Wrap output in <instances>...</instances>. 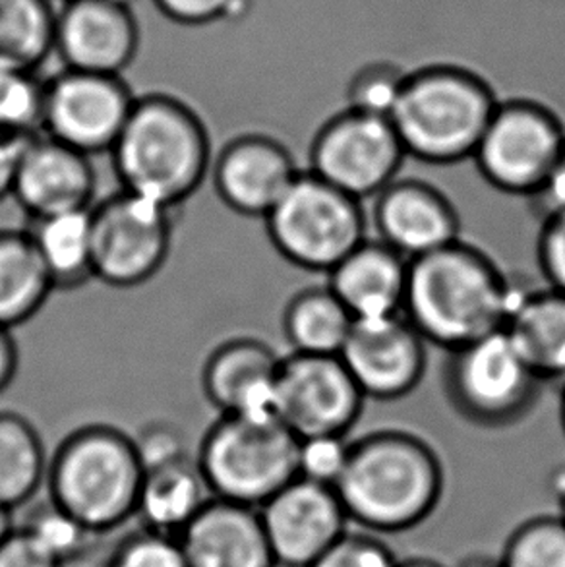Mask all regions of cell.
Returning <instances> with one entry per match:
<instances>
[{
	"instance_id": "6da1fadb",
	"label": "cell",
	"mask_w": 565,
	"mask_h": 567,
	"mask_svg": "<svg viewBox=\"0 0 565 567\" xmlns=\"http://www.w3.org/2000/svg\"><path fill=\"white\" fill-rule=\"evenodd\" d=\"M520 285L481 248L458 240L409 261L403 316L443 351L504 330Z\"/></svg>"
},
{
	"instance_id": "7a4b0ae2",
	"label": "cell",
	"mask_w": 565,
	"mask_h": 567,
	"mask_svg": "<svg viewBox=\"0 0 565 567\" xmlns=\"http://www.w3.org/2000/svg\"><path fill=\"white\" fill-rule=\"evenodd\" d=\"M333 488L349 522L376 533H403L424 522L442 498V461L411 432L376 430L351 442Z\"/></svg>"
},
{
	"instance_id": "3957f363",
	"label": "cell",
	"mask_w": 565,
	"mask_h": 567,
	"mask_svg": "<svg viewBox=\"0 0 565 567\" xmlns=\"http://www.w3.org/2000/svg\"><path fill=\"white\" fill-rule=\"evenodd\" d=\"M111 157L123 190L175 209L204 185L212 169V144L194 109L152 93L136 97Z\"/></svg>"
},
{
	"instance_id": "277c9868",
	"label": "cell",
	"mask_w": 565,
	"mask_h": 567,
	"mask_svg": "<svg viewBox=\"0 0 565 567\" xmlns=\"http://www.w3.org/2000/svg\"><path fill=\"white\" fill-rule=\"evenodd\" d=\"M500 103L496 87L473 70L430 64L407 74L390 121L407 157L428 165L473 159Z\"/></svg>"
},
{
	"instance_id": "5b68a950",
	"label": "cell",
	"mask_w": 565,
	"mask_h": 567,
	"mask_svg": "<svg viewBox=\"0 0 565 567\" xmlns=\"http://www.w3.org/2000/svg\"><path fill=\"white\" fill-rule=\"evenodd\" d=\"M47 478L54 506L101 537L136 515L144 465L134 437L92 424L59 445Z\"/></svg>"
},
{
	"instance_id": "8992f818",
	"label": "cell",
	"mask_w": 565,
	"mask_h": 567,
	"mask_svg": "<svg viewBox=\"0 0 565 567\" xmlns=\"http://www.w3.org/2000/svg\"><path fill=\"white\" fill-rule=\"evenodd\" d=\"M212 498L260 509L298 476V437L279 419L223 414L196 455Z\"/></svg>"
},
{
	"instance_id": "52a82bcc",
	"label": "cell",
	"mask_w": 565,
	"mask_h": 567,
	"mask_svg": "<svg viewBox=\"0 0 565 567\" xmlns=\"http://www.w3.org/2000/svg\"><path fill=\"white\" fill-rule=\"evenodd\" d=\"M264 221L277 252L314 274H329L367 238L362 202L308 171H300Z\"/></svg>"
},
{
	"instance_id": "ba28073f",
	"label": "cell",
	"mask_w": 565,
	"mask_h": 567,
	"mask_svg": "<svg viewBox=\"0 0 565 567\" xmlns=\"http://www.w3.org/2000/svg\"><path fill=\"white\" fill-rule=\"evenodd\" d=\"M541 385L504 330L451 351L443 367V393L451 409L481 429H507L523 421L535 409Z\"/></svg>"
},
{
	"instance_id": "9c48e42d",
	"label": "cell",
	"mask_w": 565,
	"mask_h": 567,
	"mask_svg": "<svg viewBox=\"0 0 565 567\" xmlns=\"http://www.w3.org/2000/svg\"><path fill=\"white\" fill-rule=\"evenodd\" d=\"M565 150V124L558 113L533 97L497 103L473 162L494 190L531 198Z\"/></svg>"
},
{
	"instance_id": "30bf717a",
	"label": "cell",
	"mask_w": 565,
	"mask_h": 567,
	"mask_svg": "<svg viewBox=\"0 0 565 567\" xmlns=\"http://www.w3.org/2000/svg\"><path fill=\"white\" fill-rule=\"evenodd\" d=\"M93 277L116 289L147 284L173 245V209L129 190L92 206Z\"/></svg>"
},
{
	"instance_id": "8fae6325",
	"label": "cell",
	"mask_w": 565,
	"mask_h": 567,
	"mask_svg": "<svg viewBox=\"0 0 565 567\" xmlns=\"http://www.w3.org/2000/svg\"><path fill=\"white\" fill-rule=\"evenodd\" d=\"M405 147L390 118L345 107L321 124L310 144L308 173L364 202L399 178Z\"/></svg>"
},
{
	"instance_id": "7c38bea8",
	"label": "cell",
	"mask_w": 565,
	"mask_h": 567,
	"mask_svg": "<svg viewBox=\"0 0 565 567\" xmlns=\"http://www.w3.org/2000/svg\"><path fill=\"white\" fill-rule=\"evenodd\" d=\"M134 103L123 76L64 69L45 82L41 134L88 157L111 154Z\"/></svg>"
},
{
	"instance_id": "4fadbf2b",
	"label": "cell",
	"mask_w": 565,
	"mask_h": 567,
	"mask_svg": "<svg viewBox=\"0 0 565 567\" xmlns=\"http://www.w3.org/2000/svg\"><path fill=\"white\" fill-rule=\"evenodd\" d=\"M364 395L339 357L290 353L277 372V419L298 437L347 436Z\"/></svg>"
},
{
	"instance_id": "5bb4252c",
	"label": "cell",
	"mask_w": 565,
	"mask_h": 567,
	"mask_svg": "<svg viewBox=\"0 0 565 567\" xmlns=\"http://www.w3.org/2000/svg\"><path fill=\"white\" fill-rule=\"evenodd\" d=\"M260 512L277 566L310 567L347 533L349 517L336 488L297 476Z\"/></svg>"
},
{
	"instance_id": "9a60e30c",
	"label": "cell",
	"mask_w": 565,
	"mask_h": 567,
	"mask_svg": "<svg viewBox=\"0 0 565 567\" xmlns=\"http://www.w3.org/2000/svg\"><path fill=\"white\" fill-rule=\"evenodd\" d=\"M427 341L405 316L355 322L339 359L364 399L411 395L427 372Z\"/></svg>"
},
{
	"instance_id": "2e32d148",
	"label": "cell",
	"mask_w": 565,
	"mask_h": 567,
	"mask_svg": "<svg viewBox=\"0 0 565 567\" xmlns=\"http://www.w3.org/2000/svg\"><path fill=\"white\" fill-rule=\"evenodd\" d=\"M138 47V22L126 0H66L56 12L54 53L66 70L123 76Z\"/></svg>"
},
{
	"instance_id": "e0dca14e",
	"label": "cell",
	"mask_w": 565,
	"mask_h": 567,
	"mask_svg": "<svg viewBox=\"0 0 565 567\" xmlns=\"http://www.w3.org/2000/svg\"><path fill=\"white\" fill-rule=\"evenodd\" d=\"M376 238L411 261L461 240L458 209L421 178H396L374 198Z\"/></svg>"
},
{
	"instance_id": "ac0fdd59",
	"label": "cell",
	"mask_w": 565,
	"mask_h": 567,
	"mask_svg": "<svg viewBox=\"0 0 565 567\" xmlns=\"http://www.w3.org/2000/svg\"><path fill=\"white\" fill-rule=\"evenodd\" d=\"M300 175L295 157L266 134H243L223 147L214 165L215 192L235 214L266 217Z\"/></svg>"
},
{
	"instance_id": "d6986e66",
	"label": "cell",
	"mask_w": 565,
	"mask_h": 567,
	"mask_svg": "<svg viewBox=\"0 0 565 567\" xmlns=\"http://www.w3.org/2000/svg\"><path fill=\"white\" fill-rule=\"evenodd\" d=\"M92 157L45 134L28 140L16 165L12 198L30 219L92 207Z\"/></svg>"
},
{
	"instance_id": "ffe728a7",
	"label": "cell",
	"mask_w": 565,
	"mask_h": 567,
	"mask_svg": "<svg viewBox=\"0 0 565 567\" xmlns=\"http://www.w3.org/2000/svg\"><path fill=\"white\" fill-rule=\"evenodd\" d=\"M281 357L260 339L225 341L202 370V390L222 414L277 419V372Z\"/></svg>"
},
{
	"instance_id": "44dd1931",
	"label": "cell",
	"mask_w": 565,
	"mask_h": 567,
	"mask_svg": "<svg viewBox=\"0 0 565 567\" xmlns=\"http://www.w3.org/2000/svg\"><path fill=\"white\" fill-rule=\"evenodd\" d=\"M188 567H277L260 512L209 498L181 533Z\"/></svg>"
},
{
	"instance_id": "7402d4cb",
	"label": "cell",
	"mask_w": 565,
	"mask_h": 567,
	"mask_svg": "<svg viewBox=\"0 0 565 567\" xmlns=\"http://www.w3.org/2000/svg\"><path fill=\"white\" fill-rule=\"evenodd\" d=\"M328 279L355 322L403 316L409 260L378 238H364L329 271Z\"/></svg>"
},
{
	"instance_id": "603a6c76",
	"label": "cell",
	"mask_w": 565,
	"mask_h": 567,
	"mask_svg": "<svg viewBox=\"0 0 565 567\" xmlns=\"http://www.w3.org/2000/svg\"><path fill=\"white\" fill-rule=\"evenodd\" d=\"M505 336L541 382L565 380V295L551 287L523 289L504 326Z\"/></svg>"
},
{
	"instance_id": "cb8c5ba5",
	"label": "cell",
	"mask_w": 565,
	"mask_h": 567,
	"mask_svg": "<svg viewBox=\"0 0 565 567\" xmlns=\"http://www.w3.org/2000/svg\"><path fill=\"white\" fill-rule=\"evenodd\" d=\"M209 498L198 463L184 453L144 468L136 515L145 530L178 538Z\"/></svg>"
},
{
	"instance_id": "d4e9b609",
	"label": "cell",
	"mask_w": 565,
	"mask_h": 567,
	"mask_svg": "<svg viewBox=\"0 0 565 567\" xmlns=\"http://www.w3.org/2000/svg\"><path fill=\"white\" fill-rule=\"evenodd\" d=\"M25 233L53 291H74L95 279L92 207L30 219Z\"/></svg>"
},
{
	"instance_id": "484cf974",
	"label": "cell",
	"mask_w": 565,
	"mask_h": 567,
	"mask_svg": "<svg viewBox=\"0 0 565 567\" xmlns=\"http://www.w3.org/2000/svg\"><path fill=\"white\" fill-rule=\"evenodd\" d=\"M352 326V316L328 285L298 291L282 310V336L290 353L339 357Z\"/></svg>"
},
{
	"instance_id": "4316f807",
	"label": "cell",
	"mask_w": 565,
	"mask_h": 567,
	"mask_svg": "<svg viewBox=\"0 0 565 567\" xmlns=\"http://www.w3.org/2000/svg\"><path fill=\"white\" fill-rule=\"evenodd\" d=\"M51 292L25 229L0 230V328L12 331L31 320Z\"/></svg>"
},
{
	"instance_id": "83f0119b",
	"label": "cell",
	"mask_w": 565,
	"mask_h": 567,
	"mask_svg": "<svg viewBox=\"0 0 565 567\" xmlns=\"http://www.w3.org/2000/svg\"><path fill=\"white\" fill-rule=\"evenodd\" d=\"M56 12L51 0H0V66L38 72L54 53Z\"/></svg>"
},
{
	"instance_id": "f1b7e54d",
	"label": "cell",
	"mask_w": 565,
	"mask_h": 567,
	"mask_svg": "<svg viewBox=\"0 0 565 567\" xmlns=\"http://www.w3.org/2000/svg\"><path fill=\"white\" fill-rule=\"evenodd\" d=\"M45 447L22 414L0 413V506H22L47 476Z\"/></svg>"
},
{
	"instance_id": "f546056e",
	"label": "cell",
	"mask_w": 565,
	"mask_h": 567,
	"mask_svg": "<svg viewBox=\"0 0 565 567\" xmlns=\"http://www.w3.org/2000/svg\"><path fill=\"white\" fill-rule=\"evenodd\" d=\"M22 530L61 567L84 558L100 538L51 499L30 512Z\"/></svg>"
},
{
	"instance_id": "4dcf8cb0",
	"label": "cell",
	"mask_w": 565,
	"mask_h": 567,
	"mask_svg": "<svg viewBox=\"0 0 565 567\" xmlns=\"http://www.w3.org/2000/svg\"><path fill=\"white\" fill-rule=\"evenodd\" d=\"M45 82L38 72L0 66V134L33 138L41 134Z\"/></svg>"
},
{
	"instance_id": "1f68e13d",
	"label": "cell",
	"mask_w": 565,
	"mask_h": 567,
	"mask_svg": "<svg viewBox=\"0 0 565 567\" xmlns=\"http://www.w3.org/2000/svg\"><path fill=\"white\" fill-rule=\"evenodd\" d=\"M502 567H565V522L541 515L521 523L507 538Z\"/></svg>"
},
{
	"instance_id": "d6a6232c",
	"label": "cell",
	"mask_w": 565,
	"mask_h": 567,
	"mask_svg": "<svg viewBox=\"0 0 565 567\" xmlns=\"http://www.w3.org/2000/svg\"><path fill=\"white\" fill-rule=\"evenodd\" d=\"M407 70L390 61L357 64L345 84L347 107L390 118L405 85Z\"/></svg>"
},
{
	"instance_id": "836d02e7",
	"label": "cell",
	"mask_w": 565,
	"mask_h": 567,
	"mask_svg": "<svg viewBox=\"0 0 565 567\" xmlns=\"http://www.w3.org/2000/svg\"><path fill=\"white\" fill-rule=\"evenodd\" d=\"M105 567H188L178 538L142 530L124 538Z\"/></svg>"
},
{
	"instance_id": "e575fe53",
	"label": "cell",
	"mask_w": 565,
	"mask_h": 567,
	"mask_svg": "<svg viewBox=\"0 0 565 567\" xmlns=\"http://www.w3.org/2000/svg\"><path fill=\"white\" fill-rule=\"evenodd\" d=\"M351 452L347 436H312L298 440V476L336 486Z\"/></svg>"
},
{
	"instance_id": "d590c367",
	"label": "cell",
	"mask_w": 565,
	"mask_h": 567,
	"mask_svg": "<svg viewBox=\"0 0 565 567\" xmlns=\"http://www.w3.org/2000/svg\"><path fill=\"white\" fill-rule=\"evenodd\" d=\"M399 560L383 540L367 533H345L310 567H398Z\"/></svg>"
},
{
	"instance_id": "8d00e7d4",
	"label": "cell",
	"mask_w": 565,
	"mask_h": 567,
	"mask_svg": "<svg viewBox=\"0 0 565 567\" xmlns=\"http://www.w3.org/2000/svg\"><path fill=\"white\" fill-rule=\"evenodd\" d=\"M163 16L183 25H206L227 18H243L253 0H153Z\"/></svg>"
},
{
	"instance_id": "74e56055",
	"label": "cell",
	"mask_w": 565,
	"mask_h": 567,
	"mask_svg": "<svg viewBox=\"0 0 565 567\" xmlns=\"http://www.w3.org/2000/svg\"><path fill=\"white\" fill-rule=\"evenodd\" d=\"M536 261L544 285L565 295V214L541 223L536 238Z\"/></svg>"
},
{
	"instance_id": "f35d334b",
	"label": "cell",
	"mask_w": 565,
	"mask_h": 567,
	"mask_svg": "<svg viewBox=\"0 0 565 567\" xmlns=\"http://www.w3.org/2000/svg\"><path fill=\"white\" fill-rule=\"evenodd\" d=\"M138 445L140 460L144 468L160 465L165 461L176 460L186 452L184 447L183 436L171 426L165 424H153L150 429H145L144 434L134 437Z\"/></svg>"
},
{
	"instance_id": "ab89813d",
	"label": "cell",
	"mask_w": 565,
	"mask_h": 567,
	"mask_svg": "<svg viewBox=\"0 0 565 567\" xmlns=\"http://www.w3.org/2000/svg\"><path fill=\"white\" fill-rule=\"evenodd\" d=\"M527 202L538 223L565 214V150L543 185Z\"/></svg>"
},
{
	"instance_id": "60d3db41",
	"label": "cell",
	"mask_w": 565,
	"mask_h": 567,
	"mask_svg": "<svg viewBox=\"0 0 565 567\" xmlns=\"http://www.w3.org/2000/svg\"><path fill=\"white\" fill-rule=\"evenodd\" d=\"M0 567H61L49 558L22 529L0 545Z\"/></svg>"
},
{
	"instance_id": "b9f144b4",
	"label": "cell",
	"mask_w": 565,
	"mask_h": 567,
	"mask_svg": "<svg viewBox=\"0 0 565 567\" xmlns=\"http://www.w3.org/2000/svg\"><path fill=\"white\" fill-rule=\"evenodd\" d=\"M28 140L0 134V202L12 194L16 165H18V157L22 154L23 144Z\"/></svg>"
},
{
	"instance_id": "7bdbcfd3",
	"label": "cell",
	"mask_w": 565,
	"mask_h": 567,
	"mask_svg": "<svg viewBox=\"0 0 565 567\" xmlns=\"http://www.w3.org/2000/svg\"><path fill=\"white\" fill-rule=\"evenodd\" d=\"M18 370V347L12 331L0 328V393L12 383Z\"/></svg>"
},
{
	"instance_id": "ee69618b",
	"label": "cell",
	"mask_w": 565,
	"mask_h": 567,
	"mask_svg": "<svg viewBox=\"0 0 565 567\" xmlns=\"http://www.w3.org/2000/svg\"><path fill=\"white\" fill-rule=\"evenodd\" d=\"M551 488L554 498L558 502L559 517L565 522V465L552 473Z\"/></svg>"
},
{
	"instance_id": "f6af8a7d",
	"label": "cell",
	"mask_w": 565,
	"mask_h": 567,
	"mask_svg": "<svg viewBox=\"0 0 565 567\" xmlns=\"http://www.w3.org/2000/svg\"><path fill=\"white\" fill-rule=\"evenodd\" d=\"M10 515H12L10 509L0 506V545L14 533V525H12V517Z\"/></svg>"
},
{
	"instance_id": "bcb514c9",
	"label": "cell",
	"mask_w": 565,
	"mask_h": 567,
	"mask_svg": "<svg viewBox=\"0 0 565 567\" xmlns=\"http://www.w3.org/2000/svg\"><path fill=\"white\" fill-rule=\"evenodd\" d=\"M458 567H502V561L492 560L486 556H471V558L461 561Z\"/></svg>"
},
{
	"instance_id": "7dc6e473",
	"label": "cell",
	"mask_w": 565,
	"mask_h": 567,
	"mask_svg": "<svg viewBox=\"0 0 565 567\" xmlns=\"http://www.w3.org/2000/svg\"><path fill=\"white\" fill-rule=\"evenodd\" d=\"M398 567H443L434 560L428 558H409V560H399Z\"/></svg>"
},
{
	"instance_id": "c3c4849f",
	"label": "cell",
	"mask_w": 565,
	"mask_h": 567,
	"mask_svg": "<svg viewBox=\"0 0 565 567\" xmlns=\"http://www.w3.org/2000/svg\"><path fill=\"white\" fill-rule=\"evenodd\" d=\"M559 422L565 434V380L562 382V393H559Z\"/></svg>"
},
{
	"instance_id": "681fc988",
	"label": "cell",
	"mask_w": 565,
	"mask_h": 567,
	"mask_svg": "<svg viewBox=\"0 0 565 567\" xmlns=\"http://www.w3.org/2000/svg\"><path fill=\"white\" fill-rule=\"evenodd\" d=\"M64 2H66V0H64ZM126 2H129V0H126Z\"/></svg>"
}]
</instances>
